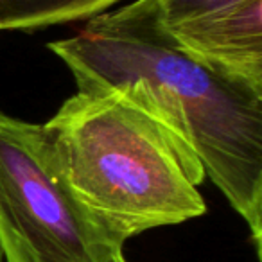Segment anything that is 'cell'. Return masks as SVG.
Here are the masks:
<instances>
[{
    "label": "cell",
    "mask_w": 262,
    "mask_h": 262,
    "mask_svg": "<svg viewBox=\"0 0 262 262\" xmlns=\"http://www.w3.org/2000/svg\"><path fill=\"white\" fill-rule=\"evenodd\" d=\"M49 51L69 67L77 92H117L182 139L244 219L260 260L262 94L187 54L155 0L94 16Z\"/></svg>",
    "instance_id": "1"
},
{
    "label": "cell",
    "mask_w": 262,
    "mask_h": 262,
    "mask_svg": "<svg viewBox=\"0 0 262 262\" xmlns=\"http://www.w3.org/2000/svg\"><path fill=\"white\" fill-rule=\"evenodd\" d=\"M155 2L165 27H172L187 20L230 8L243 0H155Z\"/></svg>",
    "instance_id": "6"
},
{
    "label": "cell",
    "mask_w": 262,
    "mask_h": 262,
    "mask_svg": "<svg viewBox=\"0 0 262 262\" xmlns=\"http://www.w3.org/2000/svg\"><path fill=\"white\" fill-rule=\"evenodd\" d=\"M0 253L4 262H95L92 230L43 126L2 112Z\"/></svg>",
    "instance_id": "3"
},
{
    "label": "cell",
    "mask_w": 262,
    "mask_h": 262,
    "mask_svg": "<svg viewBox=\"0 0 262 262\" xmlns=\"http://www.w3.org/2000/svg\"><path fill=\"white\" fill-rule=\"evenodd\" d=\"M59 172L94 235L95 262L133 237L207 212L200 160L147 110L117 92H77L43 124Z\"/></svg>",
    "instance_id": "2"
},
{
    "label": "cell",
    "mask_w": 262,
    "mask_h": 262,
    "mask_svg": "<svg viewBox=\"0 0 262 262\" xmlns=\"http://www.w3.org/2000/svg\"><path fill=\"white\" fill-rule=\"evenodd\" d=\"M120 0H0V29L41 31L58 24L90 20Z\"/></svg>",
    "instance_id": "5"
},
{
    "label": "cell",
    "mask_w": 262,
    "mask_h": 262,
    "mask_svg": "<svg viewBox=\"0 0 262 262\" xmlns=\"http://www.w3.org/2000/svg\"><path fill=\"white\" fill-rule=\"evenodd\" d=\"M0 262H4V260H2V253H0Z\"/></svg>",
    "instance_id": "8"
},
{
    "label": "cell",
    "mask_w": 262,
    "mask_h": 262,
    "mask_svg": "<svg viewBox=\"0 0 262 262\" xmlns=\"http://www.w3.org/2000/svg\"><path fill=\"white\" fill-rule=\"evenodd\" d=\"M113 262H127V260H126V257H124V253H120V255H117V257L113 258Z\"/></svg>",
    "instance_id": "7"
},
{
    "label": "cell",
    "mask_w": 262,
    "mask_h": 262,
    "mask_svg": "<svg viewBox=\"0 0 262 262\" xmlns=\"http://www.w3.org/2000/svg\"><path fill=\"white\" fill-rule=\"evenodd\" d=\"M167 31L208 69L262 94V0H243Z\"/></svg>",
    "instance_id": "4"
}]
</instances>
